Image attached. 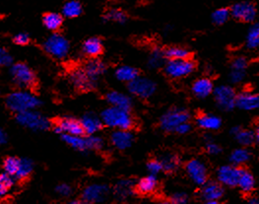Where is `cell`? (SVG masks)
<instances>
[{"instance_id":"32","label":"cell","mask_w":259,"mask_h":204,"mask_svg":"<svg viewBox=\"0 0 259 204\" xmlns=\"http://www.w3.org/2000/svg\"><path fill=\"white\" fill-rule=\"evenodd\" d=\"M115 77L116 79H118L121 82H126L130 83L133 80H135L138 76V71L137 69H135L132 66H127V65H123L118 67L115 70Z\"/></svg>"},{"instance_id":"37","label":"cell","mask_w":259,"mask_h":204,"mask_svg":"<svg viewBox=\"0 0 259 204\" xmlns=\"http://www.w3.org/2000/svg\"><path fill=\"white\" fill-rule=\"evenodd\" d=\"M104 20L107 22L110 21L118 24H124L127 21V14L120 9L112 8L105 14Z\"/></svg>"},{"instance_id":"14","label":"cell","mask_w":259,"mask_h":204,"mask_svg":"<svg viewBox=\"0 0 259 204\" xmlns=\"http://www.w3.org/2000/svg\"><path fill=\"white\" fill-rule=\"evenodd\" d=\"M54 130L60 135L82 136L85 133L81 121L74 117H63L58 119Z\"/></svg>"},{"instance_id":"38","label":"cell","mask_w":259,"mask_h":204,"mask_svg":"<svg viewBox=\"0 0 259 204\" xmlns=\"http://www.w3.org/2000/svg\"><path fill=\"white\" fill-rule=\"evenodd\" d=\"M16 179L6 173H2L0 175V195L4 197L8 194L11 187L14 186Z\"/></svg>"},{"instance_id":"46","label":"cell","mask_w":259,"mask_h":204,"mask_svg":"<svg viewBox=\"0 0 259 204\" xmlns=\"http://www.w3.org/2000/svg\"><path fill=\"white\" fill-rule=\"evenodd\" d=\"M13 57L8 53L7 50L1 49L0 51V64L1 66H12L13 64Z\"/></svg>"},{"instance_id":"58","label":"cell","mask_w":259,"mask_h":204,"mask_svg":"<svg viewBox=\"0 0 259 204\" xmlns=\"http://www.w3.org/2000/svg\"><path fill=\"white\" fill-rule=\"evenodd\" d=\"M156 204H170L169 202H167V201H164V200H162V201H159L158 203Z\"/></svg>"},{"instance_id":"25","label":"cell","mask_w":259,"mask_h":204,"mask_svg":"<svg viewBox=\"0 0 259 204\" xmlns=\"http://www.w3.org/2000/svg\"><path fill=\"white\" fill-rule=\"evenodd\" d=\"M158 187V180L155 175H149L142 178L136 185V190L140 194L148 195L156 191Z\"/></svg>"},{"instance_id":"35","label":"cell","mask_w":259,"mask_h":204,"mask_svg":"<svg viewBox=\"0 0 259 204\" xmlns=\"http://www.w3.org/2000/svg\"><path fill=\"white\" fill-rule=\"evenodd\" d=\"M166 55L165 51H162L160 49H155L152 51L151 55L148 58V66L151 69H156L161 67L165 63L166 59Z\"/></svg>"},{"instance_id":"27","label":"cell","mask_w":259,"mask_h":204,"mask_svg":"<svg viewBox=\"0 0 259 204\" xmlns=\"http://www.w3.org/2000/svg\"><path fill=\"white\" fill-rule=\"evenodd\" d=\"M42 24L52 32L58 31L63 24V15L56 12H48L42 16Z\"/></svg>"},{"instance_id":"33","label":"cell","mask_w":259,"mask_h":204,"mask_svg":"<svg viewBox=\"0 0 259 204\" xmlns=\"http://www.w3.org/2000/svg\"><path fill=\"white\" fill-rule=\"evenodd\" d=\"M245 45L249 50L259 48V21L254 22L248 29L245 37Z\"/></svg>"},{"instance_id":"16","label":"cell","mask_w":259,"mask_h":204,"mask_svg":"<svg viewBox=\"0 0 259 204\" xmlns=\"http://www.w3.org/2000/svg\"><path fill=\"white\" fill-rule=\"evenodd\" d=\"M237 108L241 111H251L259 109V94L244 91L238 94Z\"/></svg>"},{"instance_id":"40","label":"cell","mask_w":259,"mask_h":204,"mask_svg":"<svg viewBox=\"0 0 259 204\" xmlns=\"http://www.w3.org/2000/svg\"><path fill=\"white\" fill-rule=\"evenodd\" d=\"M167 59H187L190 57V53L182 47H170L165 51Z\"/></svg>"},{"instance_id":"43","label":"cell","mask_w":259,"mask_h":204,"mask_svg":"<svg viewBox=\"0 0 259 204\" xmlns=\"http://www.w3.org/2000/svg\"><path fill=\"white\" fill-rule=\"evenodd\" d=\"M87 140H88L89 150H100L104 146V140L100 136L88 135Z\"/></svg>"},{"instance_id":"4","label":"cell","mask_w":259,"mask_h":204,"mask_svg":"<svg viewBox=\"0 0 259 204\" xmlns=\"http://www.w3.org/2000/svg\"><path fill=\"white\" fill-rule=\"evenodd\" d=\"M45 52L55 58L62 59L69 54L70 45L67 38L60 34L55 33L48 37L44 45Z\"/></svg>"},{"instance_id":"29","label":"cell","mask_w":259,"mask_h":204,"mask_svg":"<svg viewBox=\"0 0 259 204\" xmlns=\"http://www.w3.org/2000/svg\"><path fill=\"white\" fill-rule=\"evenodd\" d=\"M251 158V153L248 151V149L245 147L235 149L231 155H230V162L231 165H234L236 167H240L247 163Z\"/></svg>"},{"instance_id":"13","label":"cell","mask_w":259,"mask_h":204,"mask_svg":"<svg viewBox=\"0 0 259 204\" xmlns=\"http://www.w3.org/2000/svg\"><path fill=\"white\" fill-rule=\"evenodd\" d=\"M242 168L234 165H224L217 171V180L222 186L236 187L239 185Z\"/></svg>"},{"instance_id":"18","label":"cell","mask_w":259,"mask_h":204,"mask_svg":"<svg viewBox=\"0 0 259 204\" xmlns=\"http://www.w3.org/2000/svg\"><path fill=\"white\" fill-rule=\"evenodd\" d=\"M111 141L115 148L125 150L132 145L134 136L130 130H115L111 133Z\"/></svg>"},{"instance_id":"8","label":"cell","mask_w":259,"mask_h":204,"mask_svg":"<svg viewBox=\"0 0 259 204\" xmlns=\"http://www.w3.org/2000/svg\"><path fill=\"white\" fill-rule=\"evenodd\" d=\"M195 69V63L190 58L187 59H169L165 64L166 74L174 78H184L191 74Z\"/></svg>"},{"instance_id":"22","label":"cell","mask_w":259,"mask_h":204,"mask_svg":"<svg viewBox=\"0 0 259 204\" xmlns=\"http://www.w3.org/2000/svg\"><path fill=\"white\" fill-rule=\"evenodd\" d=\"M80 121L82 124L84 132L88 135H95V133L100 131L104 125L101 116L98 117L94 113L84 114Z\"/></svg>"},{"instance_id":"49","label":"cell","mask_w":259,"mask_h":204,"mask_svg":"<svg viewBox=\"0 0 259 204\" xmlns=\"http://www.w3.org/2000/svg\"><path fill=\"white\" fill-rule=\"evenodd\" d=\"M244 78H245V71L231 69V72L229 75V80L231 83L239 84V83H241V81H243Z\"/></svg>"},{"instance_id":"21","label":"cell","mask_w":259,"mask_h":204,"mask_svg":"<svg viewBox=\"0 0 259 204\" xmlns=\"http://www.w3.org/2000/svg\"><path fill=\"white\" fill-rule=\"evenodd\" d=\"M84 70L92 81L98 83V80L106 73L107 65L102 60L92 59L86 63Z\"/></svg>"},{"instance_id":"26","label":"cell","mask_w":259,"mask_h":204,"mask_svg":"<svg viewBox=\"0 0 259 204\" xmlns=\"http://www.w3.org/2000/svg\"><path fill=\"white\" fill-rule=\"evenodd\" d=\"M82 51L89 57H97L103 53V44L99 37H89L83 43Z\"/></svg>"},{"instance_id":"44","label":"cell","mask_w":259,"mask_h":204,"mask_svg":"<svg viewBox=\"0 0 259 204\" xmlns=\"http://www.w3.org/2000/svg\"><path fill=\"white\" fill-rule=\"evenodd\" d=\"M246 67H247V60L243 56L236 57L232 61V64H231V69H233V70H242V71H245Z\"/></svg>"},{"instance_id":"42","label":"cell","mask_w":259,"mask_h":204,"mask_svg":"<svg viewBox=\"0 0 259 204\" xmlns=\"http://www.w3.org/2000/svg\"><path fill=\"white\" fill-rule=\"evenodd\" d=\"M163 169L167 173H172L180 166V160L176 155H167L161 159Z\"/></svg>"},{"instance_id":"31","label":"cell","mask_w":259,"mask_h":204,"mask_svg":"<svg viewBox=\"0 0 259 204\" xmlns=\"http://www.w3.org/2000/svg\"><path fill=\"white\" fill-rule=\"evenodd\" d=\"M83 12L82 4L77 0H69L62 7V15L66 18H76Z\"/></svg>"},{"instance_id":"56","label":"cell","mask_w":259,"mask_h":204,"mask_svg":"<svg viewBox=\"0 0 259 204\" xmlns=\"http://www.w3.org/2000/svg\"><path fill=\"white\" fill-rule=\"evenodd\" d=\"M254 135H255V141H257L259 143V126H257L254 130Z\"/></svg>"},{"instance_id":"3","label":"cell","mask_w":259,"mask_h":204,"mask_svg":"<svg viewBox=\"0 0 259 204\" xmlns=\"http://www.w3.org/2000/svg\"><path fill=\"white\" fill-rule=\"evenodd\" d=\"M16 120L20 126L34 131H46L51 128V121L36 111L18 113L16 114Z\"/></svg>"},{"instance_id":"2","label":"cell","mask_w":259,"mask_h":204,"mask_svg":"<svg viewBox=\"0 0 259 204\" xmlns=\"http://www.w3.org/2000/svg\"><path fill=\"white\" fill-rule=\"evenodd\" d=\"M101 118L104 125L116 130H130L133 126V118L130 111L114 107L102 111Z\"/></svg>"},{"instance_id":"51","label":"cell","mask_w":259,"mask_h":204,"mask_svg":"<svg viewBox=\"0 0 259 204\" xmlns=\"http://www.w3.org/2000/svg\"><path fill=\"white\" fill-rule=\"evenodd\" d=\"M13 42L17 46H27L30 43V37L26 33H19L13 37Z\"/></svg>"},{"instance_id":"52","label":"cell","mask_w":259,"mask_h":204,"mask_svg":"<svg viewBox=\"0 0 259 204\" xmlns=\"http://www.w3.org/2000/svg\"><path fill=\"white\" fill-rule=\"evenodd\" d=\"M191 131V125L189 124V121L188 123H185V124H183V125H181L177 130H176V132L177 133H179V134H182V135H185V134H187V133H189Z\"/></svg>"},{"instance_id":"10","label":"cell","mask_w":259,"mask_h":204,"mask_svg":"<svg viewBox=\"0 0 259 204\" xmlns=\"http://www.w3.org/2000/svg\"><path fill=\"white\" fill-rule=\"evenodd\" d=\"M110 194L107 185L92 184L86 186L82 191V200L86 204H100L105 202Z\"/></svg>"},{"instance_id":"55","label":"cell","mask_w":259,"mask_h":204,"mask_svg":"<svg viewBox=\"0 0 259 204\" xmlns=\"http://www.w3.org/2000/svg\"><path fill=\"white\" fill-rule=\"evenodd\" d=\"M66 204H86L82 199L81 200H79V199H74V200H71V201H69L68 203Z\"/></svg>"},{"instance_id":"41","label":"cell","mask_w":259,"mask_h":204,"mask_svg":"<svg viewBox=\"0 0 259 204\" xmlns=\"http://www.w3.org/2000/svg\"><path fill=\"white\" fill-rule=\"evenodd\" d=\"M230 17H231L230 8H225V7L216 9L211 15L212 22L215 25H218V26H221V25H224L225 23H227Z\"/></svg>"},{"instance_id":"12","label":"cell","mask_w":259,"mask_h":204,"mask_svg":"<svg viewBox=\"0 0 259 204\" xmlns=\"http://www.w3.org/2000/svg\"><path fill=\"white\" fill-rule=\"evenodd\" d=\"M185 171L189 179L196 185L202 186L208 182V170L199 159H191L185 165Z\"/></svg>"},{"instance_id":"24","label":"cell","mask_w":259,"mask_h":204,"mask_svg":"<svg viewBox=\"0 0 259 204\" xmlns=\"http://www.w3.org/2000/svg\"><path fill=\"white\" fill-rule=\"evenodd\" d=\"M134 188H136V186L134 185L132 180L123 179L115 185L113 192H114V195L118 199L125 200V199L130 198V196L133 194Z\"/></svg>"},{"instance_id":"9","label":"cell","mask_w":259,"mask_h":204,"mask_svg":"<svg viewBox=\"0 0 259 204\" xmlns=\"http://www.w3.org/2000/svg\"><path fill=\"white\" fill-rule=\"evenodd\" d=\"M230 11L231 17L243 23H252L257 16L255 5L249 1H241L233 4Z\"/></svg>"},{"instance_id":"5","label":"cell","mask_w":259,"mask_h":204,"mask_svg":"<svg viewBox=\"0 0 259 204\" xmlns=\"http://www.w3.org/2000/svg\"><path fill=\"white\" fill-rule=\"evenodd\" d=\"M10 75L13 82L23 89L32 88L36 84V75L26 63L18 62L11 66Z\"/></svg>"},{"instance_id":"20","label":"cell","mask_w":259,"mask_h":204,"mask_svg":"<svg viewBox=\"0 0 259 204\" xmlns=\"http://www.w3.org/2000/svg\"><path fill=\"white\" fill-rule=\"evenodd\" d=\"M107 101L111 107L125 111H130L133 104L132 99L130 96L117 91H111L110 93L107 94Z\"/></svg>"},{"instance_id":"23","label":"cell","mask_w":259,"mask_h":204,"mask_svg":"<svg viewBox=\"0 0 259 204\" xmlns=\"http://www.w3.org/2000/svg\"><path fill=\"white\" fill-rule=\"evenodd\" d=\"M197 126L205 130H218L222 127V119L212 113H201L196 118Z\"/></svg>"},{"instance_id":"53","label":"cell","mask_w":259,"mask_h":204,"mask_svg":"<svg viewBox=\"0 0 259 204\" xmlns=\"http://www.w3.org/2000/svg\"><path fill=\"white\" fill-rule=\"evenodd\" d=\"M7 140H8V137H7L6 132L3 131V130H1V131H0V143H1V144H5V143L7 142Z\"/></svg>"},{"instance_id":"6","label":"cell","mask_w":259,"mask_h":204,"mask_svg":"<svg viewBox=\"0 0 259 204\" xmlns=\"http://www.w3.org/2000/svg\"><path fill=\"white\" fill-rule=\"evenodd\" d=\"M190 118L189 112L181 108H174L166 111L161 119H160V127L161 129L167 132H176L177 129L185 124L188 123Z\"/></svg>"},{"instance_id":"36","label":"cell","mask_w":259,"mask_h":204,"mask_svg":"<svg viewBox=\"0 0 259 204\" xmlns=\"http://www.w3.org/2000/svg\"><path fill=\"white\" fill-rule=\"evenodd\" d=\"M235 138L238 141V143L241 145V146H243V147L250 146L255 141L254 131L249 130H243V129H241V130L235 135Z\"/></svg>"},{"instance_id":"45","label":"cell","mask_w":259,"mask_h":204,"mask_svg":"<svg viewBox=\"0 0 259 204\" xmlns=\"http://www.w3.org/2000/svg\"><path fill=\"white\" fill-rule=\"evenodd\" d=\"M147 169H148L149 173L151 175H158L159 173H161L162 171H164L163 169V164L161 162V160H152L147 164Z\"/></svg>"},{"instance_id":"17","label":"cell","mask_w":259,"mask_h":204,"mask_svg":"<svg viewBox=\"0 0 259 204\" xmlns=\"http://www.w3.org/2000/svg\"><path fill=\"white\" fill-rule=\"evenodd\" d=\"M225 190L219 182L210 181L201 186L200 196L204 201L207 200H220L224 196Z\"/></svg>"},{"instance_id":"28","label":"cell","mask_w":259,"mask_h":204,"mask_svg":"<svg viewBox=\"0 0 259 204\" xmlns=\"http://www.w3.org/2000/svg\"><path fill=\"white\" fill-rule=\"evenodd\" d=\"M238 186L244 193L251 192L255 187V178L252 175V173L249 172L248 170L242 168Z\"/></svg>"},{"instance_id":"50","label":"cell","mask_w":259,"mask_h":204,"mask_svg":"<svg viewBox=\"0 0 259 204\" xmlns=\"http://www.w3.org/2000/svg\"><path fill=\"white\" fill-rule=\"evenodd\" d=\"M56 192L62 197H68L72 193V188L71 186L67 184H60L56 187Z\"/></svg>"},{"instance_id":"34","label":"cell","mask_w":259,"mask_h":204,"mask_svg":"<svg viewBox=\"0 0 259 204\" xmlns=\"http://www.w3.org/2000/svg\"><path fill=\"white\" fill-rule=\"evenodd\" d=\"M34 170V163L32 160L27 158H20V166H19L18 172L15 176L16 181H22L27 179Z\"/></svg>"},{"instance_id":"19","label":"cell","mask_w":259,"mask_h":204,"mask_svg":"<svg viewBox=\"0 0 259 204\" xmlns=\"http://www.w3.org/2000/svg\"><path fill=\"white\" fill-rule=\"evenodd\" d=\"M214 89L215 88H214L213 82L206 77H202L195 80L191 88L193 95L199 99H205L209 97L211 94H213Z\"/></svg>"},{"instance_id":"15","label":"cell","mask_w":259,"mask_h":204,"mask_svg":"<svg viewBox=\"0 0 259 204\" xmlns=\"http://www.w3.org/2000/svg\"><path fill=\"white\" fill-rule=\"evenodd\" d=\"M70 81L74 85L75 88L81 91H91L97 87V83L92 81L87 73L85 72L84 68H77L70 73Z\"/></svg>"},{"instance_id":"57","label":"cell","mask_w":259,"mask_h":204,"mask_svg":"<svg viewBox=\"0 0 259 204\" xmlns=\"http://www.w3.org/2000/svg\"><path fill=\"white\" fill-rule=\"evenodd\" d=\"M204 204H220L219 200H207Z\"/></svg>"},{"instance_id":"47","label":"cell","mask_w":259,"mask_h":204,"mask_svg":"<svg viewBox=\"0 0 259 204\" xmlns=\"http://www.w3.org/2000/svg\"><path fill=\"white\" fill-rule=\"evenodd\" d=\"M206 151L208 154L210 155H213V156H216V155H219L221 152H222V148L219 144L213 142L211 139H207L206 140Z\"/></svg>"},{"instance_id":"30","label":"cell","mask_w":259,"mask_h":204,"mask_svg":"<svg viewBox=\"0 0 259 204\" xmlns=\"http://www.w3.org/2000/svg\"><path fill=\"white\" fill-rule=\"evenodd\" d=\"M62 140L68 144L70 147L74 148L75 150L78 151H88V140L87 137H83L82 136H77V135H61Z\"/></svg>"},{"instance_id":"11","label":"cell","mask_w":259,"mask_h":204,"mask_svg":"<svg viewBox=\"0 0 259 204\" xmlns=\"http://www.w3.org/2000/svg\"><path fill=\"white\" fill-rule=\"evenodd\" d=\"M156 83L145 77H137L135 80L128 83L130 93L141 99H148L156 92Z\"/></svg>"},{"instance_id":"1","label":"cell","mask_w":259,"mask_h":204,"mask_svg":"<svg viewBox=\"0 0 259 204\" xmlns=\"http://www.w3.org/2000/svg\"><path fill=\"white\" fill-rule=\"evenodd\" d=\"M6 107L16 114L25 111H35L41 102L36 95L26 90H19L9 94L5 99Z\"/></svg>"},{"instance_id":"48","label":"cell","mask_w":259,"mask_h":204,"mask_svg":"<svg viewBox=\"0 0 259 204\" xmlns=\"http://www.w3.org/2000/svg\"><path fill=\"white\" fill-rule=\"evenodd\" d=\"M170 204H187L188 195L185 192H176L169 198Z\"/></svg>"},{"instance_id":"39","label":"cell","mask_w":259,"mask_h":204,"mask_svg":"<svg viewBox=\"0 0 259 204\" xmlns=\"http://www.w3.org/2000/svg\"><path fill=\"white\" fill-rule=\"evenodd\" d=\"M19 166H20V158L12 157V156L5 158L3 161V164H2L4 173H6L14 178L18 172Z\"/></svg>"},{"instance_id":"54","label":"cell","mask_w":259,"mask_h":204,"mask_svg":"<svg viewBox=\"0 0 259 204\" xmlns=\"http://www.w3.org/2000/svg\"><path fill=\"white\" fill-rule=\"evenodd\" d=\"M248 204H259V198L258 197H255V196H252L248 199L247 201Z\"/></svg>"},{"instance_id":"7","label":"cell","mask_w":259,"mask_h":204,"mask_svg":"<svg viewBox=\"0 0 259 204\" xmlns=\"http://www.w3.org/2000/svg\"><path fill=\"white\" fill-rule=\"evenodd\" d=\"M214 99L220 110L224 111H233L237 108L238 94L229 85H220L214 89Z\"/></svg>"}]
</instances>
